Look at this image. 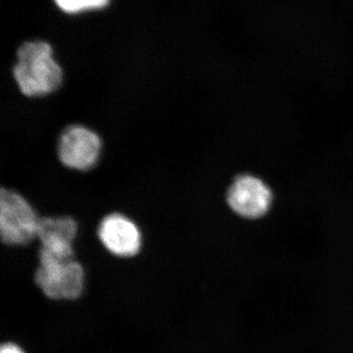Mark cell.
Here are the masks:
<instances>
[{"instance_id":"obj_1","label":"cell","mask_w":353,"mask_h":353,"mask_svg":"<svg viewBox=\"0 0 353 353\" xmlns=\"http://www.w3.org/2000/svg\"><path fill=\"white\" fill-rule=\"evenodd\" d=\"M17 55L14 76L23 94L41 97L52 94L60 88L63 71L53 58L50 44L44 41L26 43Z\"/></svg>"},{"instance_id":"obj_2","label":"cell","mask_w":353,"mask_h":353,"mask_svg":"<svg viewBox=\"0 0 353 353\" xmlns=\"http://www.w3.org/2000/svg\"><path fill=\"white\" fill-rule=\"evenodd\" d=\"M37 285L48 299H75L85 288V271L74 259H57L39 254V265L34 275Z\"/></svg>"},{"instance_id":"obj_3","label":"cell","mask_w":353,"mask_h":353,"mask_svg":"<svg viewBox=\"0 0 353 353\" xmlns=\"http://www.w3.org/2000/svg\"><path fill=\"white\" fill-rule=\"evenodd\" d=\"M36 211L17 192L0 187V240L8 245H25L37 238Z\"/></svg>"},{"instance_id":"obj_4","label":"cell","mask_w":353,"mask_h":353,"mask_svg":"<svg viewBox=\"0 0 353 353\" xmlns=\"http://www.w3.org/2000/svg\"><path fill=\"white\" fill-rule=\"evenodd\" d=\"M102 150L99 134L87 127L73 125L64 130L58 141V157L70 169L88 171L94 168Z\"/></svg>"},{"instance_id":"obj_5","label":"cell","mask_w":353,"mask_h":353,"mask_svg":"<svg viewBox=\"0 0 353 353\" xmlns=\"http://www.w3.org/2000/svg\"><path fill=\"white\" fill-rule=\"evenodd\" d=\"M97 234L104 248L116 256L132 257L141 250L143 238L139 227L119 213L103 218Z\"/></svg>"},{"instance_id":"obj_6","label":"cell","mask_w":353,"mask_h":353,"mask_svg":"<svg viewBox=\"0 0 353 353\" xmlns=\"http://www.w3.org/2000/svg\"><path fill=\"white\" fill-rule=\"evenodd\" d=\"M228 203L236 214L245 218H259L270 208V190L259 179L239 176L228 190Z\"/></svg>"},{"instance_id":"obj_7","label":"cell","mask_w":353,"mask_h":353,"mask_svg":"<svg viewBox=\"0 0 353 353\" xmlns=\"http://www.w3.org/2000/svg\"><path fill=\"white\" fill-rule=\"evenodd\" d=\"M78 224L71 217L39 219L37 238L41 243L39 254L57 259H74L73 243Z\"/></svg>"},{"instance_id":"obj_8","label":"cell","mask_w":353,"mask_h":353,"mask_svg":"<svg viewBox=\"0 0 353 353\" xmlns=\"http://www.w3.org/2000/svg\"><path fill=\"white\" fill-rule=\"evenodd\" d=\"M64 12L76 14L83 11L97 10L108 6L109 0H54Z\"/></svg>"},{"instance_id":"obj_9","label":"cell","mask_w":353,"mask_h":353,"mask_svg":"<svg viewBox=\"0 0 353 353\" xmlns=\"http://www.w3.org/2000/svg\"><path fill=\"white\" fill-rule=\"evenodd\" d=\"M0 353H26V352L17 343L6 341L0 343Z\"/></svg>"}]
</instances>
